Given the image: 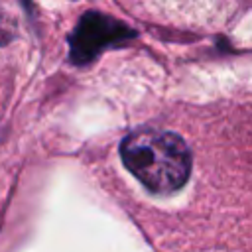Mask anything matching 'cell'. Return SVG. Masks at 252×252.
Here are the masks:
<instances>
[{
    "label": "cell",
    "mask_w": 252,
    "mask_h": 252,
    "mask_svg": "<svg viewBox=\"0 0 252 252\" xmlns=\"http://www.w3.org/2000/svg\"><path fill=\"white\" fill-rule=\"evenodd\" d=\"M128 177L154 201H173L195 177L197 156L189 138L159 122L130 128L118 144Z\"/></svg>",
    "instance_id": "obj_1"
}]
</instances>
